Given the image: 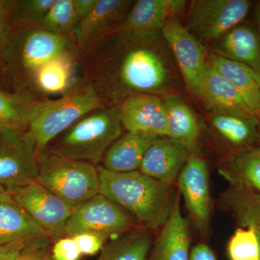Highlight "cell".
I'll return each instance as SVG.
<instances>
[{"label":"cell","mask_w":260,"mask_h":260,"mask_svg":"<svg viewBox=\"0 0 260 260\" xmlns=\"http://www.w3.org/2000/svg\"><path fill=\"white\" fill-rule=\"evenodd\" d=\"M184 0H138L135 1L116 31L130 36L158 35L171 20L181 15Z\"/></svg>","instance_id":"13"},{"label":"cell","mask_w":260,"mask_h":260,"mask_svg":"<svg viewBox=\"0 0 260 260\" xmlns=\"http://www.w3.org/2000/svg\"><path fill=\"white\" fill-rule=\"evenodd\" d=\"M51 237L45 236L32 239L19 253L15 260H52L49 254Z\"/></svg>","instance_id":"32"},{"label":"cell","mask_w":260,"mask_h":260,"mask_svg":"<svg viewBox=\"0 0 260 260\" xmlns=\"http://www.w3.org/2000/svg\"><path fill=\"white\" fill-rule=\"evenodd\" d=\"M81 256V252L73 237H61L53 246L52 260H79Z\"/></svg>","instance_id":"33"},{"label":"cell","mask_w":260,"mask_h":260,"mask_svg":"<svg viewBox=\"0 0 260 260\" xmlns=\"http://www.w3.org/2000/svg\"><path fill=\"white\" fill-rule=\"evenodd\" d=\"M100 191L148 230L165 225L172 211L174 184L162 182L139 171L114 173L98 166Z\"/></svg>","instance_id":"2"},{"label":"cell","mask_w":260,"mask_h":260,"mask_svg":"<svg viewBox=\"0 0 260 260\" xmlns=\"http://www.w3.org/2000/svg\"><path fill=\"white\" fill-rule=\"evenodd\" d=\"M77 47H79L77 43L68 38L37 26L21 27L12 29L0 48V56L14 84L15 91L37 99L36 86L41 75L56 57Z\"/></svg>","instance_id":"3"},{"label":"cell","mask_w":260,"mask_h":260,"mask_svg":"<svg viewBox=\"0 0 260 260\" xmlns=\"http://www.w3.org/2000/svg\"><path fill=\"white\" fill-rule=\"evenodd\" d=\"M10 194L51 237H64L73 208L61 198L37 181Z\"/></svg>","instance_id":"11"},{"label":"cell","mask_w":260,"mask_h":260,"mask_svg":"<svg viewBox=\"0 0 260 260\" xmlns=\"http://www.w3.org/2000/svg\"><path fill=\"white\" fill-rule=\"evenodd\" d=\"M6 192H8L6 189H5L4 187H3V186H0V195L5 194V193Z\"/></svg>","instance_id":"40"},{"label":"cell","mask_w":260,"mask_h":260,"mask_svg":"<svg viewBox=\"0 0 260 260\" xmlns=\"http://www.w3.org/2000/svg\"><path fill=\"white\" fill-rule=\"evenodd\" d=\"M167 109V137L179 142L196 154L200 127L194 113L182 98L176 94L162 97Z\"/></svg>","instance_id":"22"},{"label":"cell","mask_w":260,"mask_h":260,"mask_svg":"<svg viewBox=\"0 0 260 260\" xmlns=\"http://www.w3.org/2000/svg\"><path fill=\"white\" fill-rule=\"evenodd\" d=\"M135 2L99 0L93 12L80 22L75 40L81 50L117 30Z\"/></svg>","instance_id":"16"},{"label":"cell","mask_w":260,"mask_h":260,"mask_svg":"<svg viewBox=\"0 0 260 260\" xmlns=\"http://www.w3.org/2000/svg\"><path fill=\"white\" fill-rule=\"evenodd\" d=\"M119 109L121 124L126 132L167 136V109L160 95L133 94L121 103Z\"/></svg>","instance_id":"14"},{"label":"cell","mask_w":260,"mask_h":260,"mask_svg":"<svg viewBox=\"0 0 260 260\" xmlns=\"http://www.w3.org/2000/svg\"><path fill=\"white\" fill-rule=\"evenodd\" d=\"M73 7L80 22L93 12L99 0H73Z\"/></svg>","instance_id":"36"},{"label":"cell","mask_w":260,"mask_h":260,"mask_svg":"<svg viewBox=\"0 0 260 260\" xmlns=\"http://www.w3.org/2000/svg\"><path fill=\"white\" fill-rule=\"evenodd\" d=\"M37 177V143L29 130L0 129V186L10 193Z\"/></svg>","instance_id":"7"},{"label":"cell","mask_w":260,"mask_h":260,"mask_svg":"<svg viewBox=\"0 0 260 260\" xmlns=\"http://www.w3.org/2000/svg\"><path fill=\"white\" fill-rule=\"evenodd\" d=\"M43 186L73 208L99 194L98 167L44 149L38 153V177Z\"/></svg>","instance_id":"6"},{"label":"cell","mask_w":260,"mask_h":260,"mask_svg":"<svg viewBox=\"0 0 260 260\" xmlns=\"http://www.w3.org/2000/svg\"><path fill=\"white\" fill-rule=\"evenodd\" d=\"M56 0L7 1L12 29L36 26Z\"/></svg>","instance_id":"30"},{"label":"cell","mask_w":260,"mask_h":260,"mask_svg":"<svg viewBox=\"0 0 260 260\" xmlns=\"http://www.w3.org/2000/svg\"><path fill=\"white\" fill-rule=\"evenodd\" d=\"M198 98L210 112L231 111L254 115L237 89L209 64Z\"/></svg>","instance_id":"23"},{"label":"cell","mask_w":260,"mask_h":260,"mask_svg":"<svg viewBox=\"0 0 260 260\" xmlns=\"http://www.w3.org/2000/svg\"><path fill=\"white\" fill-rule=\"evenodd\" d=\"M45 236L50 237L10 193L0 195V246L29 242Z\"/></svg>","instance_id":"19"},{"label":"cell","mask_w":260,"mask_h":260,"mask_svg":"<svg viewBox=\"0 0 260 260\" xmlns=\"http://www.w3.org/2000/svg\"><path fill=\"white\" fill-rule=\"evenodd\" d=\"M135 221L125 210L99 193L73 208L65 228L64 237L90 232L107 239L113 234L133 230Z\"/></svg>","instance_id":"9"},{"label":"cell","mask_w":260,"mask_h":260,"mask_svg":"<svg viewBox=\"0 0 260 260\" xmlns=\"http://www.w3.org/2000/svg\"><path fill=\"white\" fill-rule=\"evenodd\" d=\"M208 64L237 89L251 112L257 117L260 107V76L247 65L212 52Z\"/></svg>","instance_id":"21"},{"label":"cell","mask_w":260,"mask_h":260,"mask_svg":"<svg viewBox=\"0 0 260 260\" xmlns=\"http://www.w3.org/2000/svg\"><path fill=\"white\" fill-rule=\"evenodd\" d=\"M251 7L248 0H194L186 28L201 42H218L242 24Z\"/></svg>","instance_id":"8"},{"label":"cell","mask_w":260,"mask_h":260,"mask_svg":"<svg viewBox=\"0 0 260 260\" xmlns=\"http://www.w3.org/2000/svg\"><path fill=\"white\" fill-rule=\"evenodd\" d=\"M220 204L241 228L260 229V193L230 186L220 195Z\"/></svg>","instance_id":"27"},{"label":"cell","mask_w":260,"mask_h":260,"mask_svg":"<svg viewBox=\"0 0 260 260\" xmlns=\"http://www.w3.org/2000/svg\"><path fill=\"white\" fill-rule=\"evenodd\" d=\"M256 234H257L258 238H259V240L260 242V229H256Z\"/></svg>","instance_id":"41"},{"label":"cell","mask_w":260,"mask_h":260,"mask_svg":"<svg viewBox=\"0 0 260 260\" xmlns=\"http://www.w3.org/2000/svg\"><path fill=\"white\" fill-rule=\"evenodd\" d=\"M257 118H258V119H259V120L260 121V107H259V113H258Z\"/></svg>","instance_id":"42"},{"label":"cell","mask_w":260,"mask_h":260,"mask_svg":"<svg viewBox=\"0 0 260 260\" xmlns=\"http://www.w3.org/2000/svg\"><path fill=\"white\" fill-rule=\"evenodd\" d=\"M73 239L79 248L82 255H94L102 251L106 238L94 234L83 232L73 236Z\"/></svg>","instance_id":"34"},{"label":"cell","mask_w":260,"mask_h":260,"mask_svg":"<svg viewBox=\"0 0 260 260\" xmlns=\"http://www.w3.org/2000/svg\"><path fill=\"white\" fill-rule=\"evenodd\" d=\"M215 53L247 65L260 76V36L249 25L240 24L225 34Z\"/></svg>","instance_id":"25"},{"label":"cell","mask_w":260,"mask_h":260,"mask_svg":"<svg viewBox=\"0 0 260 260\" xmlns=\"http://www.w3.org/2000/svg\"><path fill=\"white\" fill-rule=\"evenodd\" d=\"M161 34L140 37L114 31L80 49V75L107 107L133 94H174V74Z\"/></svg>","instance_id":"1"},{"label":"cell","mask_w":260,"mask_h":260,"mask_svg":"<svg viewBox=\"0 0 260 260\" xmlns=\"http://www.w3.org/2000/svg\"><path fill=\"white\" fill-rule=\"evenodd\" d=\"M12 31L7 1L0 0V48L9 38Z\"/></svg>","instance_id":"35"},{"label":"cell","mask_w":260,"mask_h":260,"mask_svg":"<svg viewBox=\"0 0 260 260\" xmlns=\"http://www.w3.org/2000/svg\"><path fill=\"white\" fill-rule=\"evenodd\" d=\"M255 15L256 23H257L258 29H259V34L260 36V2L256 5Z\"/></svg>","instance_id":"39"},{"label":"cell","mask_w":260,"mask_h":260,"mask_svg":"<svg viewBox=\"0 0 260 260\" xmlns=\"http://www.w3.org/2000/svg\"><path fill=\"white\" fill-rule=\"evenodd\" d=\"M28 242H17L0 246V260H15Z\"/></svg>","instance_id":"38"},{"label":"cell","mask_w":260,"mask_h":260,"mask_svg":"<svg viewBox=\"0 0 260 260\" xmlns=\"http://www.w3.org/2000/svg\"><path fill=\"white\" fill-rule=\"evenodd\" d=\"M189 260H217V258L209 246L200 243L190 250Z\"/></svg>","instance_id":"37"},{"label":"cell","mask_w":260,"mask_h":260,"mask_svg":"<svg viewBox=\"0 0 260 260\" xmlns=\"http://www.w3.org/2000/svg\"><path fill=\"white\" fill-rule=\"evenodd\" d=\"M158 138L153 135L126 132L108 149L101 167L114 173L139 171L147 150Z\"/></svg>","instance_id":"20"},{"label":"cell","mask_w":260,"mask_h":260,"mask_svg":"<svg viewBox=\"0 0 260 260\" xmlns=\"http://www.w3.org/2000/svg\"><path fill=\"white\" fill-rule=\"evenodd\" d=\"M227 254L230 260H260V242L256 229H238L228 244Z\"/></svg>","instance_id":"31"},{"label":"cell","mask_w":260,"mask_h":260,"mask_svg":"<svg viewBox=\"0 0 260 260\" xmlns=\"http://www.w3.org/2000/svg\"><path fill=\"white\" fill-rule=\"evenodd\" d=\"M105 107L91 85L80 75L58 99L43 101L32 118L28 130L37 143L38 153L85 114Z\"/></svg>","instance_id":"5"},{"label":"cell","mask_w":260,"mask_h":260,"mask_svg":"<svg viewBox=\"0 0 260 260\" xmlns=\"http://www.w3.org/2000/svg\"><path fill=\"white\" fill-rule=\"evenodd\" d=\"M151 246L150 230L133 229L104 246L96 260H148Z\"/></svg>","instance_id":"28"},{"label":"cell","mask_w":260,"mask_h":260,"mask_svg":"<svg viewBox=\"0 0 260 260\" xmlns=\"http://www.w3.org/2000/svg\"><path fill=\"white\" fill-rule=\"evenodd\" d=\"M80 20L75 13L73 0H56L36 26L59 37L75 40ZM77 43V42H76Z\"/></svg>","instance_id":"29"},{"label":"cell","mask_w":260,"mask_h":260,"mask_svg":"<svg viewBox=\"0 0 260 260\" xmlns=\"http://www.w3.org/2000/svg\"><path fill=\"white\" fill-rule=\"evenodd\" d=\"M218 172L231 186L260 193V145L229 154Z\"/></svg>","instance_id":"24"},{"label":"cell","mask_w":260,"mask_h":260,"mask_svg":"<svg viewBox=\"0 0 260 260\" xmlns=\"http://www.w3.org/2000/svg\"><path fill=\"white\" fill-rule=\"evenodd\" d=\"M161 35L174 55L186 88L198 97L208 68L203 44L177 19L166 24Z\"/></svg>","instance_id":"10"},{"label":"cell","mask_w":260,"mask_h":260,"mask_svg":"<svg viewBox=\"0 0 260 260\" xmlns=\"http://www.w3.org/2000/svg\"><path fill=\"white\" fill-rule=\"evenodd\" d=\"M42 102L18 92L0 89V129L27 131Z\"/></svg>","instance_id":"26"},{"label":"cell","mask_w":260,"mask_h":260,"mask_svg":"<svg viewBox=\"0 0 260 260\" xmlns=\"http://www.w3.org/2000/svg\"><path fill=\"white\" fill-rule=\"evenodd\" d=\"M191 153L167 136L158 137L149 147L139 172L157 180L174 184Z\"/></svg>","instance_id":"15"},{"label":"cell","mask_w":260,"mask_h":260,"mask_svg":"<svg viewBox=\"0 0 260 260\" xmlns=\"http://www.w3.org/2000/svg\"><path fill=\"white\" fill-rule=\"evenodd\" d=\"M210 124L214 133L232 153L260 145V121L255 115L215 111L210 114Z\"/></svg>","instance_id":"17"},{"label":"cell","mask_w":260,"mask_h":260,"mask_svg":"<svg viewBox=\"0 0 260 260\" xmlns=\"http://www.w3.org/2000/svg\"><path fill=\"white\" fill-rule=\"evenodd\" d=\"M178 186L194 227L203 235L209 231L212 213L209 172L205 159L191 154L178 177Z\"/></svg>","instance_id":"12"},{"label":"cell","mask_w":260,"mask_h":260,"mask_svg":"<svg viewBox=\"0 0 260 260\" xmlns=\"http://www.w3.org/2000/svg\"><path fill=\"white\" fill-rule=\"evenodd\" d=\"M123 129L119 107H102L80 118L45 149L98 167Z\"/></svg>","instance_id":"4"},{"label":"cell","mask_w":260,"mask_h":260,"mask_svg":"<svg viewBox=\"0 0 260 260\" xmlns=\"http://www.w3.org/2000/svg\"><path fill=\"white\" fill-rule=\"evenodd\" d=\"M189 223L181 210L180 192L174 198L172 211L154 245L153 260H189Z\"/></svg>","instance_id":"18"}]
</instances>
